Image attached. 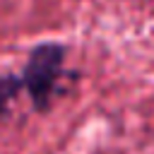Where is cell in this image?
Segmentation results:
<instances>
[{"instance_id": "2", "label": "cell", "mask_w": 154, "mask_h": 154, "mask_svg": "<svg viewBox=\"0 0 154 154\" xmlns=\"http://www.w3.org/2000/svg\"><path fill=\"white\" fill-rule=\"evenodd\" d=\"M24 84H22V75L17 77V75H2L0 77V118L7 113V106H10V101L17 96V91L22 89Z\"/></svg>"}, {"instance_id": "1", "label": "cell", "mask_w": 154, "mask_h": 154, "mask_svg": "<svg viewBox=\"0 0 154 154\" xmlns=\"http://www.w3.org/2000/svg\"><path fill=\"white\" fill-rule=\"evenodd\" d=\"M63 60H65V46L55 41L38 43L36 48H31L29 60L22 70V84L29 91L34 111L38 113L48 111L58 79L63 75Z\"/></svg>"}]
</instances>
